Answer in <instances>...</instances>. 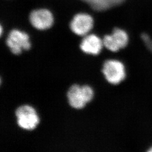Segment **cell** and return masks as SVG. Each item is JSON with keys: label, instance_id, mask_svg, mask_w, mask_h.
<instances>
[{"label": "cell", "instance_id": "8fae6325", "mask_svg": "<svg viewBox=\"0 0 152 152\" xmlns=\"http://www.w3.org/2000/svg\"><path fill=\"white\" fill-rule=\"evenodd\" d=\"M148 152H152V148L151 149H150L148 151Z\"/></svg>", "mask_w": 152, "mask_h": 152}, {"label": "cell", "instance_id": "5b68a950", "mask_svg": "<svg viewBox=\"0 0 152 152\" xmlns=\"http://www.w3.org/2000/svg\"><path fill=\"white\" fill-rule=\"evenodd\" d=\"M128 41L129 37L126 32L122 29L116 28L112 34L104 37L103 44L107 49L115 52L125 48Z\"/></svg>", "mask_w": 152, "mask_h": 152}, {"label": "cell", "instance_id": "6da1fadb", "mask_svg": "<svg viewBox=\"0 0 152 152\" xmlns=\"http://www.w3.org/2000/svg\"><path fill=\"white\" fill-rule=\"evenodd\" d=\"M67 96L69 103L72 107L81 109L92 100L94 91L88 86L80 87L77 85H73L69 88Z\"/></svg>", "mask_w": 152, "mask_h": 152}, {"label": "cell", "instance_id": "277c9868", "mask_svg": "<svg viewBox=\"0 0 152 152\" xmlns=\"http://www.w3.org/2000/svg\"><path fill=\"white\" fill-rule=\"evenodd\" d=\"M6 44L11 52L15 55L20 54L23 50H28L31 48L27 34L16 29L12 30L10 33Z\"/></svg>", "mask_w": 152, "mask_h": 152}, {"label": "cell", "instance_id": "3957f363", "mask_svg": "<svg viewBox=\"0 0 152 152\" xmlns=\"http://www.w3.org/2000/svg\"><path fill=\"white\" fill-rule=\"evenodd\" d=\"M103 72L106 80L113 85L122 81L126 77L125 66L118 60H107L104 63Z\"/></svg>", "mask_w": 152, "mask_h": 152}, {"label": "cell", "instance_id": "7a4b0ae2", "mask_svg": "<svg viewBox=\"0 0 152 152\" xmlns=\"http://www.w3.org/2000/svg\"><path fill=\"white\" fill-rule=\"evenodd\" d=\"M18 125L23 129L32 130L36 128L39 122L38 115L34 109L25 105L17 109L15 112Z\"/></svg>", "mask_w": 152, "mask_h": 152}, {"label": "cell", "instance_id": "ba28073f", "mask_svg": "<svg viewBox=\"0 0 152 152\" xmlns=\"http://www.w3.org/2000/svg\"><path fill=\"white\" fill-rule=\"evenodd\" d=\"M103 42L94 34H90L85 37L81 44L82 50L89 54L98 55L103 47Z\"/></svg>", "mask_w": 152, "mask_h": 152}, {"label": "cell", "instance_id": "9c48e42d", "mask_svg": "<svg viewBox=\"0 0 152 152\" xmlns=\"http://www.w3.org/2000/svg\"><path fill=\"white\" fill-rule=\"evenodd\" d=\"M87 3L93 9L103 11L115 6L114 0H82Z\"/></svg>", "mask_w": 152, "mask_h": 152}, {"label": "cell", "instance_id": "30bf717a", "mask_svg": "<svg viewBox=\"0 0 152 152\" xmlns=\"http://www.w3.org/2000/svg\"><path fill=\"white\" fill-rule=\"evenodd\" d=\"M142 38L146 44L147 47L152 51V40L149 37V36L146 34H143L142 36Z\"/></svg>", "mask_w": 152, "mask_h": 152}, {"label": "cell", "instance_id": "52a82bcc", "mask_svg": "<svg viewBox=\"0 0 152 152\" xmlns=\"http://www.w3.org/2000/svg\"><path fill=\"white\" fill-rule=\"evenodd\" d=\"M71 30L76 34L84 36L89 32L93 27L92 17L86 14H79L71 22Z\"/></svg>", "mask_w": 152, "mask_h": 152}, {"label": "cell", "instance_id": "8992f818", "mask_svg": "<svg viewBox=\"0 0 152 152\" xmlns=\"http://www.w3.org/2000/svg\"><path fill=\"white\" fill-rule=\"evenodd\" d=\"M29 20L33 26L39 30H44L51 27L54 21L51 12L46 9L33 11L30 14Z\"/></svg>", "mask_w": 152, "mask_h": 152}]
</instances>
